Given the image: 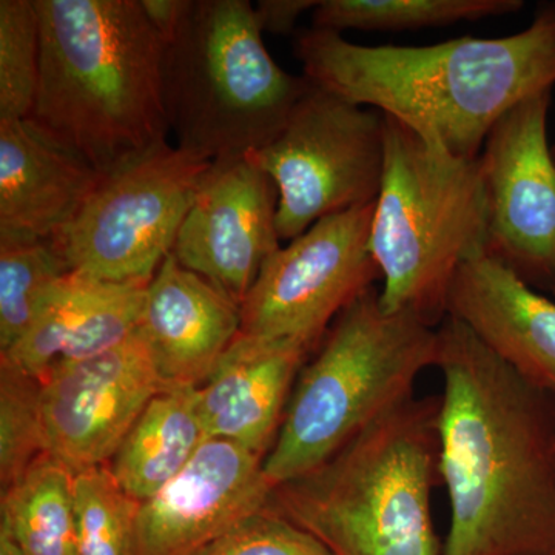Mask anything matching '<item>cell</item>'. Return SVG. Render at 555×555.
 <instances>
[{
  "label": "cell",
  "instance_id": "1",
  "mask_svg": "<svg viewBox=\"0 0 555 555\" xmlns=\"http://www.w3.org/2000/svg\"><path fill=\"white\" fill-rule=\"evenodd\" d=\"M443 555H555V393L460 321L438 327Z\"/></svg>",
  "mask_w": 555,
  "mask_h": 555
},
{
  "label": "cell",
  "instance_id": "2",
  "mask_svg": "<svg viewBox=\"0 0 555 555\" xmlns=\"http://www.w3.org/2000/svg\"><path fill=\"white\" fill-rule=\"evenodd\" d=\"M310 82L374 107L455 158L478 159L492 127L521 101L555 87V3L506 38L430 46H360L341 33H297Z\"/></svg>",
  "mask_w": 555,
  "mask_h": 555
},
{
  "label": "cell",
  "instance_id": "3",
  "mask_svg": "<svg viewBox=\"0 0 555 555\" xmlns=\"http://www.w3.org/2000/svg\"><path fill=\"white\" fill-rule=\"evenodd\" d=\"M40 76L31 118L100 173L167 141L166 43L139 0H35Z\"/></svg>",
  "mask_w": 555,
  "mask_h": 555
},
{
  "label": "cell",
  "instance_id": "4",
  "mask_svg": "<svg viewBox=\"0 0 555 555\" xmlns=\"http://www.w3.org/2000/svg\"><path fill=\"white\" fill-rule=\"evenodd\" d=\"M440 404V396L404 401L308 476L278 486L270 509L332 555H443L433 518Z\"/></svg>",
  "mask_w": 555,
  "mask_h": 555
},
{
  "label": "cell",
  "instance_id": "5",
  "mask_svg": "<svg viewBox=\"0 0 555 555\" xmlns=\"http://www.w3.org/2000/svg\"><path fill=\"white\" fill-rule=\"evenodd\" d=\"M299 372L275 443L264 459L273 488L308 476L361 430L414 396L437 367L438 327L386 312L371 287L328 328Z\"/></svg>",
  "mask_w": 555,
  "mask_h": 555
},
{
  "label": "cell",
  "instance_id": "6",
  "mask_svg": "<svg viewBox=\"0 0 555 555\" xmlns=\"http://www.w3.org/2000/svg\"><path fill=\"white\" fill-rule=\"evenodd\" d=\"M385 173L371 251L382 270L386 312L433 327L448 317L454 278L486 250L488 203L480 158H455L385 115Z\"/></svg>",
  "mask_w": 555,
  "mask_h": 555
},
{
  "label": "cell",
  "instance_id": "7",
  "mask_svg": "<svg viewBox=\"0 0 555 555\" xmlns=\"http://www.w3.org/2000/svg\"><path fill=\"white\" fill-rule=\"evenodd\" d=\"M310 89L270 56L248 0H193L166 46L163 100L178 147L211 163L244 158L283 130Z\"/></svg>",
  "mask_w": 555,
  "mask_h": 555
},
{
  "label": "cell",
  "instance_id": "8",
  "mask_svg": "<svg viewBox=\"0 0 555 555\" xmlns=\"http://www.w3.org/2000/svg\"><path fill=\"white\" fill-rule=\"evenodd\" d=\"M211 160L163 141L102 173L75 219L50 238L72 272L150 283L173 251Z\"/></svg>",
  "mask_w": 555,
  "mask_h": 555
},
{
  "label": "cell",
  "instance_id": "9",
  "mask_svg": "<svg viewBox=\"0 0 555 555\" xmlns=\"http://www.w3.org/2000/svg\"><path fill=\"white\" fill-rule=\"evenodd\" d=\"M385 115L310 82L283 130L247 158L275 181L281 241L315 222L377 203L385 173Z\"/></svg>",
  "mask_w": 555,
  "mask_h": 555
},
{
  "label": "cell",
  "instance_id": "10",
  "mask_svg": "<svg viewBox=\"0 0 555 555\" xmlns=\"http://www.w3.org/2000/svg\"><path fill=\"white\" fill-rule=\"evenodd\" d=\"M374 211L375 203L323 218L278 248L241 305V334L317 350L339 313L383 280Z\"/></svg>",
  "mask_w": 555,
  "mask_h": 555
},
{
  "label": "cell",
  "instance_id": "11",
  "mask_svg": "<svg viewBox=\"0 0 555 555\" xmlns=\"http://www.w3.org/2000/svg\"><path fill=\"white\" fill-rule=\"evenodd\" d=\"M553 91L509 109L489 131L480 164L488 203L486 254L529 286L555 287V158L547 138Z\"/></svg>",
  "mask_w": 555,
  "mask_h": 555
},
{
  "label": "cell",
  "instance_id": "12",
  "mask_svg": "<svg viewBox=\"0 0 555 555\" xmlns=\"http://www.w3.org/2000/svg\"><path fill=\"white\" fill-rule=\"evenodd\" d=\"M163 389L139 328L98 356L54 364L40 377L47 454L75 474L112 462Z\"/></svg>",
  "mask_w": 555,
  "mask_h": 555
},
{
  "label": "cell",
  "instance_id": "13",
  "mask_svg": "<svg viewBox=\"0 0 555 555\" xmlns=\"http://www.w3.org/2000/svg\"><path fill=\"white\" fill-rule=\"evenodd\" d=\"M278 204L275 181L247 156L215 160L171 255L241 306L281 247Z\"/></svg>",
  "mask_w": 555,
  "mask_h": 555
},
{
  "label": "cell",
  "instance_id": "14",
  "mask_svg": "<svg viewBox=\"0 0 555 555\" xmlns=\"http://www.w3.org/2000/svg\"><path fill=\"white\" fill-rule=\"evenodd\" d=\"M264 456L207 438L189 465L139 507L133 555H198L268 509Z\"/></svg>",
  "mask_w": 555,
  "mask_h": 555
},
{
  "label": "cell",
  "instance_id": "15",
  "mask_svg": "<svg viewBox=\"0 0 555 555\" xmlns=\"http://www.w3.org/2000/svg\"><path fill=\"white\" fill-rule=\"evenodd\" d=\"M448 317L465 324L503 363L555 393V301L481 251L459 269Z\"/></svg>",
  "mask_w": 555,
  "mask_h": 555
},
{
  "label": "cell",
  "instance_id": "16",
  "mask_svg": "<svg viewBox=\"0 0 555 555\" xmlns=\"http://www.w3.org/2000/svg\"><path fill=\"white\" fill-rule=\"evenodd\" d=\"M139 332L164 389L201 387L241 332V306L173 255L145 292Z\"/></svg>",
  "mask_w": 555,
  "mask_h": 555
},
{
  "label": "cell",
  "instance_id": "17",
  "mask_svg": "<svg viewBox=\"0 0 555 555\" xmlns=\"http://www.w3.org/2000/svg\"><path fill=\"white\" fill-rule=\"evenodd\" d=\"M101 177L35 120H0V232L53 238Z\"/></svg>",
  "mask_w": 555,
  "mask_h": 555
},
{
  "label": "cell",
  "instance_id": "18",
  "mask_svg": "<svg viewBox=\"0 0 555 555\" xmlns=\"http://www.w3.org/2000/svg\"><path fill=\"white\" fill-rule=\"evenodd\" d=\"M308 350L284 341L241 334L198 387L208 438L269 454Z\"/></svg>",
  "mask_w": 555,
  "mask_h": 555
},
{
  "label": "cell",
  "instance_id": "19",
  "mask_svg": "<svg viewBox=\"0 0 555 555\" xmlns=\"http://www.w3.org/2000/svg\"><path fill=\"white\" fill-rule=\"evenodd\" d=\"M147 286L68 273L40 299L24 338L0 356L40 379L61 361L105 352L126 341L141 324Z\"/></svg>",
  "mask_w": 555,
  "mask_h": 555
},
{
  "label": "cell",
  "instance_id": "20",
  "mask_svg": "<svg viewBox=\"0 0 555 555\" xmlns=\"http://www.w3.org/2000/svg\"><path fill=\"white\" fill-rule=\"evenodd\" d=\"M207 438L198 387H169L152 398L109 469L124 491L142 503L173 480Z\"/></svg>",
  "mask_w": 555,
  "mask_h": 555
},
{
  "label": "cell",
  "instance_id": "21",
  "mask_svg": "<svg viewBox=\"0 0 555 555\" xmlns=\"http://www.w3.org/2000/svg\"><path fill=\"white\" fill-rule=\"evenodd\" d=\"M0 518L13 529L25 555H78L75 473L43 454L2 492Z\"/></svg>",
  "mask_w": 555,
  "mask_h": 555
},
{
  "label": "cell",
  "instance_id": "22",
  "mask_svg": "<svg viewBox=\"0 0 555 555\" xmlns=\"http://www.w3.org/2000/svg\"><path fill=\"white\" fill-rule=\"evenodd\" d=\"M521 0H321L312 27L341 33L416 31L505 16L524 9Z\"/></svg>",
  "mask_w": 555,
  "mask_h": 555
},
{
  "label": "cell",
  "instance_id": "23",
  "mask_svg": "<svg viewBox=\"0 0 555 555\" xmlns=\"http://www.w3.org/2000/svg\"><path fill=\"white\" fill-rule=\"evenodd\" d=\"M72 273L50 238L0 232V353L24 338L46 292Z\"/></svg>",
  "mask_w": 555,
  "mask_h": 555
},
{
  "label": "cell",
  "instance_id": "24",
  "mask_svg": "<svg viewBox=\"0 0 555 555\" xmlns=\"http://www.w3.org/2000/svg\"><path fill=\"white\" fill-rule=\"evenodd\" d=\"M139 507L109 466L75 474L78 555H133Z\"/></svg>",
  "mask_w": 555,
  "mask_h": 555
},
{
  "label": "cell",
  "instance_id": "25",
  "mask_svg": "<svg viewBox=\"0 0 555 555\" xmlns=\"http://www.w3.org/2000/svg\"><path fill=\"white\" fill-rule=\"evenodd\" d=\"M47 454L40 379L0 356V486L16 485Z\"/></svg>",
  "mask_w": 555,
  "mask_h": 555
},
{
  "label": "cell",
  "instance_id": "26",
  "mask_svg": "<svg viewBox=\"0 0 555 555\" xmlns=\"http://www.w3.org/2000/svg\"><path fill=\"white\" fill-rule=\"evenodd\" d=\"M40 76L35 0H0V120L31 118Z\"/></svg>",
  "mask_w": 555,
  "mask_h": 555
},
{
  "label": "cell",
  "instance_id": "27",
  "mask_svg": "<svg viewBox=\"0 0 555 555\" xmlns=\"http://www.w3.org/2000/svg\"><path fill=\"white\" fill-rule=\"evenodd\" d=\"M198 555H332L317 537L268 509L247 518Z\"/></svg>",
  "mask_w": 555,
  "mask_h": 555
},
{
  "label": "cell",
  "instance_id": "28",
  "mask_svg": "<svg viewBox=\"0 0 555 555\" xmlns=\"http://www.w3.org/2000/svg\"><path fill=\"white\" fill-rule=\"evenodd\" d=\"M318 2L320 0H259L255 16L262 35H294L299 16L306 11L315 10Z\"/></svg>",
  "mask_w": 555,
  "mask_h": 555
},
{
  "label": "cell",
  "instance_id": "29",
  "mask_svg": "<svg viewBox=\"0 0 555 555\" xmlns=\"http://www.w3.org/2000/svg\"><path fill=\"white\" fill-rule=\"evenodd\" d=\"M139 3L149 24L166 46L184 27L193 7V0H139Z\"/></svg>",
  "mask_w": 555,
  "mask_h": 555
},
{
  "label": "cell",
  "instance_id": "30",
  "mask_svg": "<svg viewBox=\"0 0 555 555\" xmlns=\"http://www.w3.org/2000/svg\"><path fill=\"white\" fill-rule=\"evenodd\" d=\"M0 555H25L13 529L2 518H0Z\"/></svg>",
  "mask_w": 555,
  "mask_h": 555
},
{
  "label": "cell",
  "instance_id": "31",
  "mask_svg": "<svg viewBox=\"0 0 555 555\" xmlns=\"http://www.w3.org/2000/svg\"><path fill=\"white\" fill-rule=\"evenodd\" d=\"M553 155L555 158V142H553ZM551 295H554V297H555V287H554L553 294H551Z\"/></svg>",
  "mask_w": 555,
  "mask_h": 555
}]
</instances>
